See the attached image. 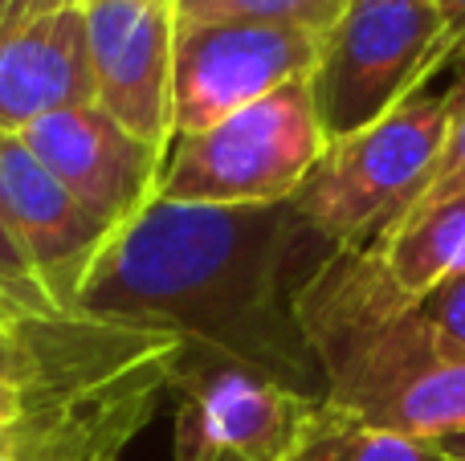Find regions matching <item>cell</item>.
I'll use <instances>...</instances> for the list:
<instances>
[{
	"instance_id": "cell-21",
	"label": "cell",
	"mask_w": 465,
	"mask_h": 461,
	"mask_svg": "<svg viewBox=\"0 0 465 461\" xmlns=\"http://www.w3.org/2000/svg\"><path fill=\"white\" fill-rule=\"evenodd\" d=\"M25 315H57V310H41V307H33V302L16 299V294L0 290V323H16V319H25Z\"/></svg>"
},
{
	"instance_id": "cell-5",
	"label": "cell",
	"mask_w": 465,
	"mask_h": 461,
	"mask_svg": "<svg viewBox=\"0 0 465 461\" xmlns=\"http://www.w3.org/2000/svg\"><path fill=\"white\" fill-rule=\"evenodd\" d=\"M453 65L433 0H347L322 33L311 94L327 143L371 127Z\"/></svg>"
},
{
	"instance_id": "cell-8",
	"label": "cell",
	"mask_w": 465,
	"mask_h": 461,
	"mask_svg": "<svg viewBox=\"0 0 465 461\" xmlns=\"http://www.w3.org/2000/svg\"><path fill=\"white\" fill-rule=\"evenodd\" d=\"M319 33L262 21H176V139L311 78Z\"/></svg>"
},
{
	"instance_id": "cell-13",
	"label": "cell",
	"mask_w": 465,
	"mask_h": 461,
	"mask_svg": "<svg viewBox=\"0 0 465 461\" xmlns=\"http://www.w3.org/2000/svg\"><path fill=\"white\" fill-rule=\"evenodd\" d=\"M371 253L404 299L429 307L465 274V196L401 217L371 241Z\"/></svg>"
},
{
	"instance_id": "cell-11",
	"label": "cell",
	"mask_w": 465,
	"mask_h": 461,
	"mask_svg": "<svg viewBox=\"0 0 465 461\" xmlns=\"http://www.w3.org/2000/svg\"><path fill=\"white\" fill-rule=\"evenodd\" d=\"M0 221L49 299L62 310H78V286L114 229L54 176L21 135H0Z\"/></svg>"
},
{
	"instance_id": "cell-2",
	"label": "cell",
	"mask_w": 465,
	"mask_h": 461,
	"mask_svg": "<svg viewBox=\"0 0 465 461\" xmlns=\"http://www.w3.org/2000/svg\"><path fill=\"white\" fill-rule=\"evenodd\" d=\"M294 315L339 417L425 446L465 433V348L388 282L371 245L322 250Z\"/></svg>"
},
{
	"instance_id": "cell-19",
	"label": "cell",
	"mask_w": 465,
	"mask_h": 461,
	"mask_svg": "<svg viewBox=\"0 0 465 461\" xmlns=\"http://www.w3.org/2000/svg\"><path fill=\"white\" fill-rule=\"evenodd\" d=\"M65 5H74V0H0V33L16 29V25H29L45 13H57Z\"/></svg>"
},
{
	"instance_id": "cell-17",
	"label": "cell",
	"mask_w": 465,
	"mask_h": 461,
	"mask_svg": "<svg viewBox=\"0 0 465 461\" xmlns=\"http://www.w3.org/2000/svg\"><path fill=\"white\" fill-rule=\"evenodd\" d=\"M0 290L16 294V299L33 302V307H41V310H57V315H78V310H62L54 299H49V290L37 282L33 266L25 261V253L16 250V241L8 237L5 221H0Z\"/></svg>"
},
{
	"instance_id": "cell-12",
	"label": "cell",
	"mask_w": 465,
	"mask_h": 461,
	"mask_svg": "<svg viewBox=\"0 0 465 461\" xmlns=\"http://www.w3.org/2000/svg\"><path fill=\"white\" fill-rule=\"evenodd\" d=\"M78 103H94V70L82 5H65L0 33V135Z\"/></svg>"
},
{
	"instance_id": "cell-14",
	"label": "cell",
	"mask_w": 465,
	"mask_h": 461,
	"mask_svg": "<svg viewBox=\"0 0 465 461\" xmlns=\"http://www.w3.org/2000/svg\"><path fill=\"white\" fill-rule=\"evenodd\" d=\"M286 461H450V457L437 446H425V441L355 425L327 405L322 417L314 421V429L298 441V449Z\"/></svg>"
},
{
	"instance_id": "cell-7",
	"label": "cell",
	"mask_w": 465,
	"mask_h": 461,
	"mask_svg": "<svg viewBox=\"0 0 465 461\" xmlns=\"http://www.w3.org/2000/svg\"><path fill=\"white\" fill-rule=\"evenodd\" d=\"M176 348V335L94 315H25L0 323V441L45 408Z\"/></svg>"
},
{
	"instance_id": "cell-6",
	"label": "cell",
	"mask_w": 465,
	"mask_h": 461,
	"mask_svg": "<svg viewBox=\"0 0 465 461\" xmlns=\"http://www.w3.org/2000/svg\"><path fill=\"white\" fill-rule=\"evenodd\" d=\"M172 400L176 461H286L327 408L257 368L196 348L172 359Z\"/></svg>"
},
{
	"instance_id": "cell-10",
	"label": "cell",
	"mask_w": 465,
	"mask_h": 461,
	"mask_svg": "<svg viewBox=\"0 0 465 461\" xmlns=\"http://www.w3.org/2000/svg\"><path fill=\"white\" fill-rule=\"evenodd\" d=\"M25 147L111 229L135 221L160 196L168 152L143 143L98 103H78L29 123Z\"/></svg>"
},
{
	"instance_id": "cell-18",
	"label": "cell",
	"mask_w": 465,
	"mask_h": 461,
	"mask_svg": "<svg viewBox=\"0 0 465 461\" xmlns=\"http://www.w3.org/2000/svg\"><path fill=\"white\" fill-rule=\"evenodd\" d=\"M429 315L437 319V327H441L458 348H465V274L453 286H445V290L429 302Z\"/></svg>"
},
{
	"instance_id": "cell-15",
	"label": "cell",
	"mask_w": 465,
	"mask_h": 461,
	"mask_svg": "<svg viewBox=\"0 0 465 461\" xmlns=\"http://www.w3.org/2000/svg\"><path fill=\"white\" fill-rule=\"evenodd\" d=\"M347 0H176V21H262L327 33Z\"/></svg>"
},
{
	"instance_id": "cell-24",
	"label": "cell",
	"mask_w": 465,
	"mask_h": 461,
	"mask_svg": "<svg viewBox=\"0 0 465 461\" xmlns=\"http://www.w3.org/2000/svg\"><path fill=\"white\" fill-rule=\"evenodd\" d=\"M0 461H8V457H5V454H0Z\"/></svg>"
},
{
	"instance_id": "cell-23",
	"label": "cell",
	"mask_w": 465,
	"mask_h": 461,
	"mask_svg": "<svg viewBox=\"0 0 465 461\" xmlns=\"http://www.w3.org/2000/svg\"><path fill=\"white\" fill-rule=\"evenodd\" d=\"M74 5H98V0H74Z\"/></svg>"
},
{
	"instance_id": "cell-4",
	"label": "cell",
	"mask_w": 465,
	"mask_h": 461,
	"mask_svg": "<svg viewBox=\"0 0 465 461\" xmlns=\"http://www.w3.org/2000/svg\"><path fill=\"white\" fill-rule=\"evenodd\" d=\"M327 152L311 78H298L245 111L180 135L160 176L172 204H286Z\"/></svg>"
},
{
	"instance_id": "cell-3",
	"label": "cell",
	"mask_w": 465,
	"mask_h": 461,
	"mask_svg": "<svg viewBox=\"0 0 465 461\" xmlns=\"http://www.w3.org/2000/svg\"><path fill=\"white\" fill-rule=\"evenodd\" d=\"M450 127L453 86H425L371 127L327 143L294 196L302 225L331 250L371 245L429 184Z\"/></svg>"
},
{
	"instance_id": "cell-16",
	"label": "cell",
	"mask_w": 465,
	"mask_h": 461,
	"mask_svg": "<svg viewBox=\"0 0 465 461\" xmlns=\"http://www.w3.org/2000/svg\"><path fill=\"white\" fill-rule=\"evenodd\" d=\"M450 86H453V127H450V139H445V152H441V160H437L429 184L420 188V196L401 212V217L429 212V209H437V204L453 201V196H465V62H458V78H453Z\"/></svg>"
},
{
	"instance_id": "cell-1",
	"label": "cell",
	"mask_w": 465,
	"mask_h": 461,
	"mask_svg": "<svg viewBox=\"0 0 465 461\" xmlns=\"http://www.w3.org/2000/svg\"><path fill=\"white\" fill-rule=\"evenodd\" d=\"M314 233L286 204H172L155 196L114 229L78 286V315L176 335L322 400L294 315L290 266Z\"/></svg>"
},
{
	"instance_id": "cell-9",
	"label": "cell",
	"mask_w": 465,
	"mask_h": 461,
	"mask_svg": "<svg viewBox=\"0 0 465 461\" xmlns=\"http://www.w3.org/2000/svg\"><path fill=\"white\" fill-rule=\"evenodd\" d=\"M94 103L143 143H176V0L82 5Z\"/></svg>"
},
{
	"instance_id": "cell-22",
	"label": "cell",
	"mask_w": 465,
	"mask_h": 461,
	"mask_svg": "<svg viewBox=\"0 0 465 461\" xmlns=\"http://www.w3.org/2000/svg\"><path fill=\"white\" fill-rule=\"evenodd\" d=\"M437 449H441L450 461H465V433H458V437H450V441H441Z\"/></svg>"
},
{
	"instance_id": "cell-20",
	"label": "cell",
	"mask_w": 465,
	"mask_h": 461,
	"mask_svg": "<svg viewBox=\"0 0 465 461\" xmlns=\"http://www.w3.org/2000/svg\"><path fill=\"white\" fill-rule=\"evenodd\" d=\"M433 8L445 21V41H450L453 65L465 62V0H433Z\"/></svg>"
}]
</instances>
